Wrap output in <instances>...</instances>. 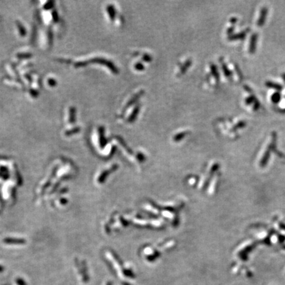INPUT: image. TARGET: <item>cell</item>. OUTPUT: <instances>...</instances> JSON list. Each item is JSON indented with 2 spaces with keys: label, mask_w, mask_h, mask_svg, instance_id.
<instances>
[{
  "label": "cell",
  "mask_w": 285,
  "mask_h": 285,
  "mask_svg": "<svg viewBox=\"0 0 285 285\" xmlns=\"http://www.w3.org/2000/svg\"><path fill=\"white\" fill-rule=\"evenodd\" d=\"M259 106H260V104H259V100H257L256 99V101L254 102V103H253V109L255 111H256V110H257L259 108Z\"/></svg>",
  "instance_id": "obj_9"
},
{
  "label": "cell",
  "mask_w": 285,
  "mask_h": 285,
  "mask_svg": "<svg viewBox=\"0 0 285 285\" xmlns=\"http://www.w3.org/2000/svg\"><path fill=\"white\" fill-rule=\"evenodd\" d=\"M211 71L212 75H213V77L216 79V81H219V79H220V75H219V73L217 66L214 64H212L211 66Z\"/></svg>",
  "instance_id": "obj_5"
},
{
  "label": "cell",
  "mask_w": 285,
  "mask_h": 285,
  "mask_svg": "<svg viewBox=\"0 0 285 285\" xmlns=\"http://www.w3.org/2000/svg\"><path fill=\"white\" fill-rule=\"evenodd\" d=\"M256 99L257 98L254 97V95H251V96L248 97V98H246V99L245 100V104L247 105H250L251 104H253Z\"/></svg>",
  "instance_id": "obj_8"
},
{
  "label": "cell",
  "mask_w": 285,
  "mask_h": 285,
  "mask_svg": "<svg viewBox=\"0 0 285 285\" xmlns=\"http://www.w3.org/2000/svg\"><path fill=\"white\" fill-rule=\"evenodd\" d=\"M282 79H283V80H284V83H285V73H282Z\"/></svg>",
  "instance_id": "obj_13"
},
{
  "label": "cell",
  "mask_w": 285,
  "mask_h": 285,
  "mask_svg": "<svg viewBox=\"0 0 285 285\" xmlns=\"http://www.w3.org/2000/svg\"><path fill=\"white\" fill-rule=\"evenodd\" d=\"M258 39V36L257 34L254 33L251 35V39H250V45H249V52L251 54H254L256 50V46H257V41Z\"/></svg>",
  "instance_id": "obj_2"
},
{
  "label": "cell",
  "mask_w": 285,
  "mask_h": 285,
  "mask_svg": "<svg viewBox=\"0 0 285 285\" xmlns=\"http://www.w3.org/2000/svg\"><path fill=\"white\" fill-rule=\"evenodd\" d=\"M248 31H249V29H247V30L242 31V32H241V33H238V34H232V35L229 36V40H243L246 36V34H247V33H248Z\"/></svg>",
  "instance_id": "obj_3"
},
{
  "label": "cell",
  "mask_w": 285,
  "mask_h": 285,
  "mask_svg": "<svg viewBox=\"0 0 285 285\" xmlns=\"http://www.w3.org/2000/svg\"><path fill=\"white\" fill-rule=\"evenodd\" d=\"M230 23H232V24L236 23V21H237V18H236V17H232V18H230Z\"/></svg>",
  "instance_id": "obj_12"
},
{
  "label": "cell",
  "mask_w": 285,
  "mask_h": 285,
  "mask_svg": "<svg viewBox=\"0 0 285 285\" xmlns=\"http://www.w3.org/2000/svg\"><path fill=\"white\" fill-rule=\"evenodd\" d=\"M221 66H222V69H223V71L224 75L226 77H230L232 75V73L229 70V69L228 68L227 66L225 64V63H224V62L221 63Z\"/></svg>",
  "instance_id": "obj_7"
},
{
  "label": "cell",
  "mask_w": 285,
  "mask_h": 285,
  "mask_svg": "<svg viewBox=\"0 0 285 285\" xmlns=\"http://www.w3.org/2000/svg\"><path fill=\"white\" fill-rule=\"evenodd\" d=\"M234 30V27H231L230 28H229V29L227 30V34H229V36L232 35Z\"/></svg>",
  "instance_id": "obj_11"
},
{
  "label": "cell",
  "mask_w": 285,
  "mask_h": 285,
  "mask_svg": "<svg viewBox=\"0 0 285 285\" xmlns=\"http://www.w3.org/2000/svg\"><path fill=\"white\" fill-rule=\"evenodd\" d=\"M271 101L273 102L274 104H277L281 101V95L279 92H276L273 94V95L271 96Z\"/></svg>",
  "instance_id": "obj_6"
},
{
  "label": "cell",
  "mask_w": 285,
  "mask_h": 285,
  "mask_svg": "<svg viewBox=\"0 0 285 285\" xmlns=\"http://www.w3.org/2000/svg\"><path fill=\"white\" fill-rule=\"evenodd\" d=\"M246 123L244 122V121H241V122H240L239 123H238L236 125H235V129H238V128H244V127Z\"/></svg>",
  "instance_id": "obj_10"
},
{
  "label": "cell",
  "mask_w": 285,
  "mask_h": 285,
  "mask_svg": "<svg viewBox=\"0 0 285 285\" xmlns=\"http://www.w3.org/2000/svg\"><path fill=\"white\" fill-rule=\"evenodd\" d=\"M267 13H268V9H267V8L264 7V8H263L261 9L260 14H259V17L258 18L257 23V24L258 27H261L263 26V24L265 23L266 18H267Z\"/></svg>",
  "instance_id": "obj_1"
},
{
  "label": "cell",
  "mask_w": 285,
  "mask_h": 285,
  "mask_svg": "<svg viewBox=\"0 0 285 285\" xmlns=\"http://www.w3.org/2000/svg\"><path fill=\"white\" fill-rule=\"evenodd\" d=\"M265 85H266V87H267L268 88H273V89L277 91L278 92L281 91L282 90V88H283V87L281 85L277 83H275V82L271 81H268L266 82Z\"/></svg>",
  "instance_id": "obj_4"
}]
</instances>
